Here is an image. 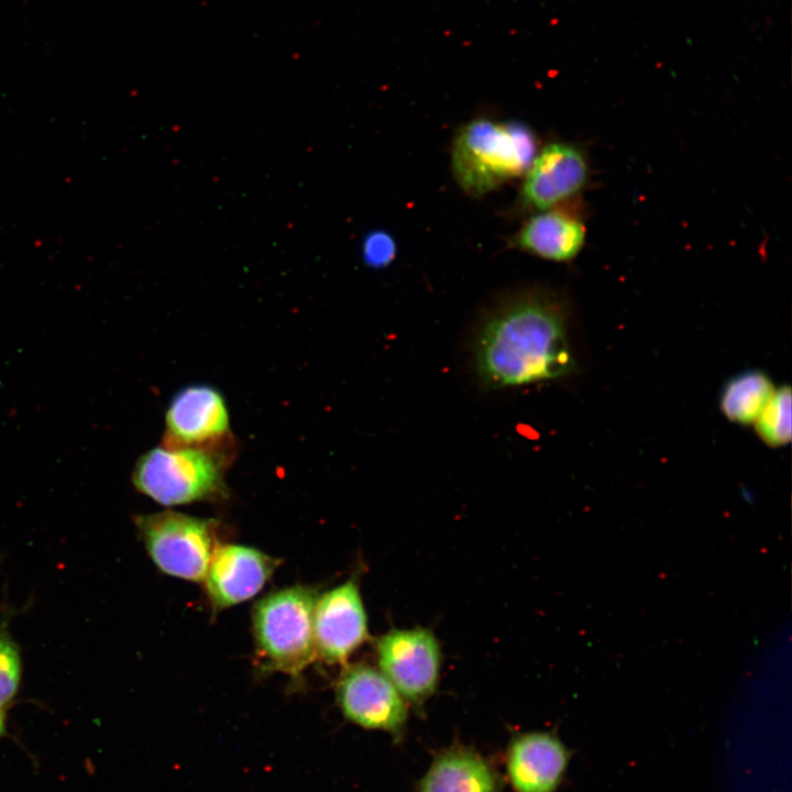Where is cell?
Masks as SVG:
<instances>
[{
	"instance_id": "obj_12",
	"label": "cell",
	"mask_w": 792,
	"mask_h": 792,
	"mask_svg": "<svg viewBox=\"0 0 792 792\" xmlns=\"http://www.w3.org/2000/svg\"><path fill=\"white\" fill-rule=\"evenodd\" d=\"M571 756L552 732L517 733L506 748V777L514 792H556Z\"/></svg>"
},
{
	"instance_id": "obj_9",
	"label": "cell",
	"mask_w": 792,
	"mask_h": 792,
	"mask_svg": "<svg viewBox=\"0 0 792 792\" xmlns=\"http://www.w3.org/2000/svg\"><path fill=\"white\" fill-rule=\"evenodd\" d=\"M314 632L316 653L329 664L345 663L367 640V617L354 578L318 596Z\"/></svg>"
},
{
	"instance_id": "obj_15",
	"label": "cell",
	"mask_w": 792,
	"mask_h": 792,
	"mask_svg": "<svg viewBox=\"0 0 792 792\" xmlns=\"http://www.w3.org/2000/svg\"><path fill=\"white\" fill-rule=\"evenodd\" d=\"M774 389L766 373L745 371L725 384L721 397L722 411L733 422L754 424Z\"/></svg>"
},
{
	"instance_id": "obj_4",
	"label": "cell",
	"mask_w": 792,
	"mask_h": 792,
	"mask_svg": "<svg viewBox=\"0 0 792 792\" xmlns=\"http://www.w3.org/2000/svg\"><path fill=\"white\" fill-rule=\"evenodd\" d=\"M229 449L162 444L136 462L133 484L164 506L210 501L226 495Z\"/></svg>"
},
{
	"instance_id": "obj_17",
	"label": "cell",
	"mask_w": 792,
	"mask_h": 792,
	"mask_svg": "<svg viewBox=\"0 0 792 792\" xmlns=\"http://www.w3.org/2000/svg\"><path fill=\"white\" fill-rule=\"evenodd\" d=\"M22 673L16 642L6 628H0V711L15 696Z\"/></svg>"
},
{
	"instance_id": "obj_3",
	"label": "cell",
	"mask_w": 792,
	"mask_h": 792,
	"mask_svg": "<svg viewBox=\"0 0 792 792\" xmlns=\"http://www.w3.org/2000/svg\"><path fill=\"white\" fill-rule=\"evenodd\" d=\"M318 590L294 585L271 592L252 613L258 668L300 678L316 659L314 614Z\"/></svg>"
},
{
	"instance_id": "obj_13",
	"label": "cell",
	"mask_w": 792,
	"mask_h": 792,
	"mask_svg": "<svg viewBox=\"0 0 792 792\" xmlns=\"http://www.w3.org/2000/svg\"><path fill=\"white\" fill-rule=\"evenodd\" d=\"M416 792H502V779L488 759L454 743L435 756Z\"/></svg>"
},
{
	"instance_id": "obj_5",
	"label": "cell",
	"mask_w": 792,
	"mask_h": 792,
	"mask_svg": "<svg viewBox=\"0 0 792 792\" xmlns=\"http://www.w3.org/2000/svg\"><path fill=\"white\" fill-rule=\"evenodd\" d=\"M134 524L160 571L190 582H204L219 546L217 520L164 510L139 515Z\"/></svg>"
},
{
	"instance_id": "obj_19",
	"label": "cell",
	"mask_w": 792,
	"mask_h": 792,
	"mask_svg": "<svg viewBox=\"0 0 792 792\" xmlns=\"http://www.w3.org/2000/svg\"><path fill=\"white\" fill-rule=\"evenodd\" d=\"M6 733V723L2 712L0 711V737Z\"/></svg>"
},
{
	"instance_id": "obj_7",
	"label": "cell",
	"mask_w": 792,
	"mask_h": 792,
	"mask_svg": "<svg viewBox=\"0 0 792 792\" xmlns=\"http://www.w3.org/2000/svg\"><path fill=\"white\" fill-rule=\"evenodd\" d=\"M336 700L349 722L403 738L407 702L380 670L364 663L346 667L337 681Z\"/></svg>"
},
{
	"instance_id": "obj_6",
	"label": "cell",
	"mask_w": 792,
	"mask_h": 792,
	"mask_svg": "<svg viewBox=\"0 0 792 792\" xmlns=\"http://www.w3.org/2000/svg\"><path fill=\"white\" fill-rule=\"evenodd\" d=\"M380 671L406 702L422 705L440 680L441 649L426 628L392 629L376 642Z\"/></svg>"
},
{
	"instance_id": "obj_11",
	"label": "cell",
	"mask_w": 792,
	"mask_h": 792,
	"mask_svg": "<svg viewBox=\"0 0 792 792\" xmlns=\"http://www.w3.org/2000/svg\"><path fill=\"white\" fill-rule=\"evenodd\" d=\"M279 563L280 560L255 548L219 544L204 580L215 613L255 596Z\"/></svg>"
},
{
	"instance_id": "obj_18",
	"label": "cell",
	"mask_w": 792,
	"mask_h": 792,
	"mask_svg": "<svg viewBox=\"0 0 792 792\" xmlns=\"http://www.w3.org/2000/svg\"><path fill=\"white\" fill-rule=\"evenodd\" d=\"M362 258L372 267H383L389 264L396 254L394 239L384 231H373L362 241Z\"/></svg>"
},
{
	"instance_id": "obj_2",
	"label": "cell",
	"mask_w": 792,
	"mask_h": 792,
	"mask_svg": "<svg viewBox=\"0 0 792 792\" xmlns=\"http://www.w3.org/2000/svg\"><path fill=\"white\" fill-rule=\"evenodd\" d=\"M538 151L537 136L526 123L476 118L455 133L451 169L468 195L481 197L525 175Z\"/></svg>"
},
{
	"instance_id": "obj_8",
	"label": "cell",
	"mask_w": 792,
	"mask_h": 792,
	"mask_svg": "<svg viewBox=\"0 0 792 792\" xmlns=\"http://www.w3.org/2000/svg\"><path fill=\"white\" fill-rule=\"evenodd\" d=\"M162 444L172 447H230V418L222 394L206 384L178 391L165 415Z\"/></svg>"
},
{
	"instance_id": "obj_16",
	"label": "cell",
	"mask_w": 792,
	"mask_h": 792,
	"mask_svg": "<svg viewBox=\"0 0 792 792\" xmlns=\"http://www.w3.org/2000/svg\"><path fill=\"white\" fill-rule=\"evenodd\" d=\"M791 388L788 385L774 389L766 407L754 422L758 436L769 447L779 448L790 442L792 436Z\"/></svg>"
},
{
	"instance_id": "obj_1",
	"label": "cell",
	"mask_w": 792,
	"mask_h": 792,
	"mask_svg": "<svg viewBox=\"0 0 792 792\" xmlns=\"http://www.w3.org/2000/svg\"><path fill=\"white\" fill-rule=\"evenodd\" d=\"M565 307L553 293L515 294L484 319L474 345L482 382L492 388L564 376L574 369L565 332Z\"/></svg>"
},
{
	"instance_id": "obj_14",
	"label": "cell",
	"mask_w": 792,
	"mask_h": 792,
	"mask_svg": "<svg viewBox=\"0 0 792 792\" xmlns=\"http://www.w3.org/2000/svg\"><path fill=\"white\" fill-rule=\"evenodd\" d=\"M585 227L570 212L560 209L538 211L513 238L518 249L546 260L564 262L582 249Z\"/></svg>"
},
{
	"instance_id": "obj_10",
	"label": "cell",
	"mask_w": 792,
	"mask_h": 792,
	"mask_svg": "<svg viewBox=\"0 0 792 792\" xmlns=\"http://www.w3.org/2000/svg\"><path fill=\"white\" fill-rule=\"evenodd\" d=\"M588 166L582 151L573 144L552 142L538 151L518 195L517 204L527 210L554 208L585 185Z\"/></svg>"
}]
</instances>
